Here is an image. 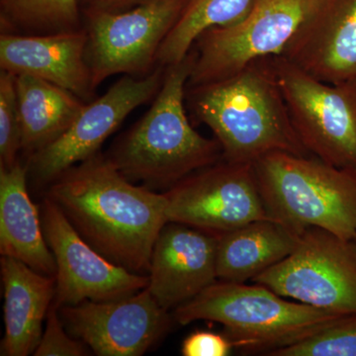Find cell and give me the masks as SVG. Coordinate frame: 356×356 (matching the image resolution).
Returning <instances> with one entry per match:
<instances>
[{
	"instance_id": "9a60e30c",
	"label": "cell",
	"mask_w": 356,
	"mask_h": 356,
	"mask_svg": "<svg viewBox=\"0 0 356 356\" xmlns=\"http://www.w3.org/2000/svg\"><path fill=\"white\" fill-rule=\"evenodd\" d=\"M219 235L181 222H168L156 238L149 268V286L165 310L200 294L218 280Z\"/></svg>"
},
{
	"instance_id": "52a82bcc",
	"label": "cell",
	"mask_w": 356,
	"mask_h": 356,
	"mask_svg": "<svg viewBox=\"0 0 356 356\" xmlns=\"http://www.w3.org/2000/svg\"><path fill=\"white\" fill-rule=\"evenodd\" d=\"M189 0H151L124 13H83L93 88L109 77H144L158 67L161 44Z\"/></svg>"
},
{
	"instance_id": "2e32d148",
	"label": "cell",
	"mask_w": 356,
	"mask_h": 356,
	"mask_svg": "<svg viewBox=\"0 0 356 356\" xmlns=\"http://www.w3.org/2000/svg\"><path fill=\"white\" fill-rule=\"evenodd\" d=\"M88 33L0 35V69L14 76H31L67 89L83 102L95 100V90L86 58Z\"/></svg>"
},
{
	"instance_id": "3957f363",
	"label": "cell",
	"mask_w": 356,
	"mask_h": 356,
	"mask_svg": "<svg viewBox=\"0 0 356 356\" xmlns=\"http://www.w3.org/2000/svg\"><path fill=\"white\" fill-rule=\"evenodd\" d=\"M194 60L191 49L181 62L165 67L153 104L107 156L130 181L168 191L222 159L219 142L198 133L187 114L185 97Z\"/></svg>"
},
{
	"instance_id": "4316f807",
	"label": "cell",
	"mask_w": 356,
	"mask_h": 356,
	"mask_svg": "<svg viewBox=\"0 0 356 356\" xmlns=\"http://www.w3.org/2000/svg\"><path fill=\"white\" fill-rule=\"evenodd\" d=\"M151 0H79L81 11L118 13L130 10Z\"/></svg>"
},
{
	"instance_id": "603a6c76",
	"label": "cell",
	"mask_w": 356,
	"mask_h": 356,
	"mask_svg": "<svg viewBox=\"0 0 356 356\" xmlns=\"http://www.w3.org/2000/svg\"><path fill=\"white\" fill-rule=\"evenodd\" d=\"M267 356H356V314L341 316L316 334Z\"/></svg>"
},
{
	"instance_id": "cb8c5ba5",
	"label": "cell",
	"mask_w": 356,
	"mask_h": 356,
	"mask_svg": "<svg viewBox=\"0 0 356 356\" xmlns=\"http://www.w3.org/2000/svg\"><path fill=\"white\" fill-rule=\"evenodd\" d=\"M22 149V128L15 76L1 70L0 72V166L9 168L17 159Z\"/></svg>"
},
{
	"instance_id": "e0dca14e",
	"label": "cell",
	"mask_w": 356,
	"mask_h": 356,
	"mask_svg": "<svg viewBox=\"0 0 356 356\" xmlns=\"http://www.w3.org/2000/svg\"><path fill=\"white\" fill-rule=\"evenodd\" d=\"M6 334L2 356L34 355L43 334V323L56 294V276L44 275L24 262L2 257Z\"/></svg>"
},
{
	"instance_id": "ffe728a7",
	"label": "cell",
	"mask_w": 356,
	"mask_h": 356,
	"mask_svg": "<svg viewBox=\"0 0 356 356\" xmlns=\"http://www.w3.org/2000/svg\"><path fill=\"white\" fill-rule=\"evenodd\" d=\"M22 149L31 156L58 140L84 105L74 93L31 76H15Z\"/></svg>"
},
{
	"instance_id": "7c38bea8",
	"label": "cell",
	"mask_w": 356,
	"mask_h": 356,
	"mask_svg": "<svg viewBox=\"0 0 356 356\" xmlns=\"http://www.w3.org/2000/svg\"><path fill=\"white\" fill-rule=\"evenodd\" d=\"M40 213L44 238L57 264L54 304L58 308L126 298L149 286V276L117 266L96 252L47 196Z\"/></svg>"
},
{
	"instance_id": "277c9868",
	"label": "cell",
	"mask_w": 356,
	"mask_h": 356,
	"mask_svg": "<svg viewBox=\"0 0 356 356\" xmlns=\"http://www.w3.org/2000/svg\"><path fill=\"white\" fill-rule=\"evenodd\" d=\"M341 316L288 301L257 283L219 280L172 314L182 325L196 321L220 323L234 348L264 355L316 334Z\"/></svg>"
},
{
	"instance_id": "484cf974",
	"label": "cell",
	"mask_w": 356,
	"mask_h": 356,
	"mask_svg": "<svg viewBox=\"0 0 356 356\" xmlns=\"http://www.w3.org/2000/svg\"><path fill=\"white\" fill-rule=\"evenodd\" d=\"M234 346L222 332L196 331L184 339L181 346L184 356H227Z\"/></svg>"
},
{
	"instance_id": "6da1fadb",
	"label": "cell",
	"mask_w": 356,
	"mask_h": 356,
	"mask_svg": "<svg viewBox=\"0 0 356 356\" xmlns=\"http://www.w3.org/2000/svg\"><path fill=\"white\" fill-rule=\"evenodd\" d=\"M47 197L108 261L132 273L149 271L154 243L168 222L163 192L133 184L98 153L58 175Z\"/></svg>"
},
{
	"instance_id": "d6986e66",
	"label": "cell",
	"mask_w": 356,
	"mask_h": 356,
	"mask_svg": "<svg viewBox=\"0 0 356 356\" xmlns=\"http://www.w3.org/2000/svg\"><path fill=\"white\" fill-rule=\"evenodd\" d=\"M300 234L266 218L220 234L217 248L218 280L245 283L286 259Z\"/></svg>"
},
{
	"instance_id": "8fae6325",
	"label": "cell",
	"mask_w": 356,
	"mask_h": 356,
	"mask_svg": "<svg viewBox=\"0 0 356 356\" xmlns=\"http://www.w3.org/2000/svg\"><path fill=\"white\" fill-rule=\"evenodd\" d=\"M165 67L144 77L123 76L100 97L86 103L58 140L29 156L28 172L39 184H50L72 166L98 154L103 143L140 105L158 95Z\"/></svg>"
},
{
	"instance_id": "ac0fdd59",
	"label": "cell",
	"mask_w": 356,
	"mask_h": 356,
	"mask_svg": "<svg viewBox=\"0 0 356 356\" xmlns=\"http://www.w3.org/2000/svg\"><path fill=\"white\" fill-rule=\"evenodd\" d=\"M27 166H0V252L34 270L56 276L55 257L44 238L41 213L27 191Z\"/></svg>"
},
{
	"instance_id": "9c48e42d",
	"label": "cell",
	"mask_w": 356,
	"mask_h": 356,
	"mask_svg": "<svg viewBox=\"0 0 356 356\" xmlns=\"http://www.w3.org/2000/svg\"><path fill=\"white\" fill-rule=\"evenodd\" d=\"M309 0H252L238 22L206 30L193 44L187 88L220 81L257 58L280 56L303 19Z\"/></svg>"
},
{
	"instance_id": "8992f818",
	"label": "cell",
	"mask_w": 356,
	"mask_h": 356,
	"mask_svg": "<svg viewBox=\"0 0 356 356\" xmlns=\"http://www.w3.org/2000/svg\"><path fill=\"white\" fill-rule=\"evenodd\" d=\"M273 62L306 151L329 165L356 170V77L325 83L281 55L273 56Z\"/></svg>"
},
{
	"instance_id": "7a4b0ae2",
	"label": "cell",
	"mask_w": 356,
	"mask_h": 356,
	"mask_svg": "<svg viewBox=\"0 0 356 356\" xmlns=\"http://www.w3.org/2000/svg\"><path fill=\"white\" fill-rule=\"evenodd\" d=\"M191 121L204 124L222 159L254 165L273 153L311 156L293 127L273 57L257 58L228 77L186 88Z\"/></svg>"
},
{
	"instance_id": "4fadbf2b",
	"label": "cell",
	"mask_w": 356,
	"mask_h": 356,
	"mask_svg": "<svg viewBox=\"0 0 356 356\" xmlns=\"http://www.w3.org/2000/svg\"><path fill=\"white\" fill-rule=\"evenodd\" d=\"M70 336L99 356H140L168 334L173 317L147 288L112 301L58 308Z\"/></svg>"
},
{
	"instance_id": "5b68a950",
	"label": "cell",
	"mask_w": 356,
	"mask_h": 356,
	"mask_svg": "<svg viewBox=\"0 0 356 356\" xmlns=\"http://www.w3.org/2000/svg\"><path fill=\"white\" fill-rule=\"evenodd\" d=\"M254 168L270 219L299 234L316 227L356 240V170L288 153L266 154Z\"/></svg>"
},
{
	"instance_id": "44dd1931",
	"label": "cell",
	"mask_w": 356,
	"mask_h": 356,
	"mask_svg": "<svg viewBox=\"0 0 356 356\" xmlns=\"http://www.w3.org/2000/svg\"><path fill=\"white\" fill-rule=\"evenodd\" d=\"M252 0H189L181 18L161 44L158 65L181 62L206 30L238 22L245 17Z\"/></svg>"
},
{
	"instance_id": "d4e9b609",
	"label": "cell",
	"mask_w": 356,
	"mask_h": 356,
	"mask_svg": "<svg viewBox=\"0 0 356 356\" xmlns=\"http://www.w3.org/2000/svg\"><path fill=\"white\" fill-rule=\"evenodd\" d=\"M88 346L67 334L58 307L51 304L47 316L46 329L42 334L35 356L88 355Z\"/></svg>"
},
{
	"instance_id": "ba28073f",
	"label": "cell",
	"mask_w": 356,
	"mask_h": 356,
	"mask_svg": "<svg viewBox=\"0 0 356 356\" xmlns=\"http://www.w3.org/2000/svg\"><path fill=\"white\" fill-rule=\"evenodd\" d=\"M252 282L337 315L356 314V240L316 227L304 229L291 254Z\"/></svg>"
},
{
	"instance_id": "30bf717a",
	"label": "cell",
	"mask_w": 356,
	"mask_h": 356,
	"mask_svg": "<svg viewBox=\"0 0 356 356\" xmlns=\"http://www.w3.org/2000/svg\"><path fill=\"white\" fill-rule=\"evenodd\" d=\"M163 194L168 222L217 235L269 218L250 163L221 159L192 173Z\"/></svg>"
},
{
	"instance_id": "7402d4cb",
	"label": "cell",
	"mask_w": 356,
	"mask_h": 356,
	"mask_svg": "<svg viewBox=\"0 0 356 356\" xmlns=\"http://www.w3.org/2000/svg\"><path fill=\"white\" fill-rule=\"evenodd\" d=\"M1 33L49 35L83 29L79 0H0Z\"/></svg>"
},
{
	"instance_id": "5bb4252c",
	"label": "cell",
	"mask_w": 356,
	"mask_h": 356,
	"mask_svg": "<svg viewBox=\"0 0 356 356\" xmlns=\"http://www.w3.org/2000/svg\"><path fill=\"white\" fill-rule=\"evenodd\" d=\"M281 56L325 83L356 77V0H309Z\"/></svg>"
}]
</instances>
